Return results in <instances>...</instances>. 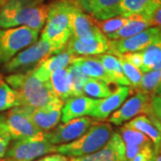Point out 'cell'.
Returning <instances> with one entry per match:
<instances>
[{
  "label": "cell",
  "mask_w": 161,
  "mask_h": 161,
  "mask_svg": "<svg viewBox=\"0 0 161 161\" xmlns=\"http://www.w3.org/2000/svg\"><path fill=\"white\" fill-rule=\"evenodd\" d=\"M117 58L120 59L123 72H124L125 77L127 78V80H129L131 86H140L141 80H142V75H143L142 72L139 68H137L136 66L132 65V64L127 62L126 60H125L124 58H119V57H117Z\"/></svg>",
  "instance_id": "33"
},
{
  "label": "cell",
  "mask_w": 161,
  "mask_h": 161,
  "mask_svg": "<svg viewBox=\"0 0 161 161\" xmlns=\"http://www.w3.org/2000/svg\"><path fill=\"white\" fill-rule=\"evenodd\" d=\"M68 161H125V148L120 133L113 132L100 150L90 155L71 158Z\"/></svg>",
  "instance_id": "14"
},
{
  "label": "cell",
  "mask_w": 161,
  "mask_h": 161,
  "mask_svg": "<svg viewBox=\"0 0 161 161\" xmlns=\"http://www.w3.org/2000/svg\"><path fill=\"white\" fill-rule=\"evenodd\" d=\"M161 92V85H160V87H159V89L158 90V92ZM157 92H156V93H157Z\"/></svg>",
  "instance_id": "46"
},
{
  "label": "cell",
  "mask_w": 161,
  "mask_h": 161,
  "mask_svg": "<svg viewBox=\"0 0 161 161\" xmlns=\"http://www.w3.org/2000/svg\"><path fill=\"white\" fill-rule=\"evenodd\" d=\"M71 64L77 65L80 71L90 78L104 80L108 83H113L109 75L104 68L103 64L97 58L75 57Z\"/></svg>",
  "instance_id": "22"
},
{
  "label": "cell",
  "mask_w": 161,
  "mask_h": 161,
  "mask_svg": "<svg viewBox=\"0 0 161 161\" xmlns=\"http://www.w3.org/2000/svg\"><path fill=\"white\" fill-rule=\"evenodd\" d=\"M62 52L58 47L46 40H40L19 52L10 61L4 64V70L11 73L20 69H26L38 64L42 60Z\"/></svg>",
  "instance_id": "7"
},
{
  "label": "cell",
  "mask_w": 161,
  "mask_h": 161,
  "mask_svg": "<svg viewBox=\"0 0 161 161\" xmlns=\"http://www.w3.org/2000/svg\"><path fill=\"white\" fill-rule=\"evenodd\" d=\"M22 106L18 92L6 82H0V111Z\"/></svg>",
  "instance_id": "27"
},
{
  "label": "cell",
  "mask_w": 161,
  "mask_h": 161,
  "mask_svg": "<svg viewBox=\"0 0 161 161\" xmlns=\"http://www.w3.org/2000/svg\"><path fill=\"white\" fill-rule=\"evenodd\" d=\"M152 11V0H121L115 9V16H130L135 14H146Z\"/></svg>",
  "instance_id": "25"
},
{
  "label": "cell",
  "mask_w": 161,
  "mask_h": 161,
  "mask_svg": "<svg viewBox=\"0 0 161 161\" xmlns=\"http://www.w3.org/2000/svg\"><path fill=\"white\" fill-rule=\"evenodd\" d=\"M75 56L72 55L67 51L60 52L52 57L42 60L40 63L38 64L35 69L32 70L34 75L42 81H48L50 75L58 69L65 68L72 61L74 60Z\"/></svg>",
  "instance_id": "19"
},
{
  "label": "cell",
  "mask_w": 161,
  "mask_h": 161,
  "mask_svg": "<svg viewBox=\"0 0 161 161\" xmlns=\"http://www.w3.org/2000/svg\"><path fill=\"white\" fill-rule=\"evenodd\" d=\"M2 81V76H1V75H0V82Z\"/></svg>",
  "instance_id": "47"
},
{
  "label": "cell",
  "mask_w": 161,
  "mask_h": 161,
  "mask_svg": "<svg viewBox=\"0 0 161 161\" xmlns=\"http://www.w3.org/2000/svg\"><path fill=\"white\" fill-rule=\"evenodd\" d=\"M141 113H151L149 93L143 91L138 92L132 98L122 104L118 109L110 115L109 122L115 125H120L125 122L137 116Z\"/></svg>",
  "instance_id": "10"
},
{
  "label": "cell",
  "mask_w": 161,
  "mask_h": 161,
  "mask_svg": "<svg viewBox=\"0 0 161 161\" xmlns=\"http://www.w3.org/2000/svg\"><path fill=\"white\" fill-rule=\"evenodd\" d=\"M6 116L8 133L14 141L31 137L42 132L35 126L23 106L11 108Z\"/></svg>",
  "instance_id": "12"
},
{
  "label": "cell",
  "mask_w": 161,
  "mask_h": 161,
  "mask_svg": "<svg viewBox=\"0 0 161 161\" xmlns=\"http://www.w3.org/2000/svg\"><path fill=\"white\" fill-rule=\"evenodd\" d=\"M158 41H161V29L152 26L126 39L109 40L108 52L118 57L126 53L142 51Z\"/></svg>",
  "instance_id": "8"
},
{
  "label": "cell",
  "mask_w": 161,
  "mask_h": 161,
  "mask_svg": "<svg viewBox=\"0 0 161 161\" xmlns=\"http://www.w3.org/2000/svg\"><path fill=\"white\" fill-rule=\"evenodd\" d=\"M118 57L124 58L125 60H126L127 62L132 64V65L136 66L140 70H141L142 66V57L141 51L126 53V54L121 55V56H118Z\"/></svg>",
  "instance_id": "36"
},
{
  "label": "cell",
  "mask_w": 161,
  "mask_h": 161,
  "mask_svg": "<svg viewBox=\"0 0 161 161\" xmlns=\"http://www.w3.org/2000/svg\"><path fill=\"white\" fill-rule=\"evenodd\" d=\"M96 122L88 116H82L64 123L51 132H45L47 141L54 145L69 143L80 137Z\"/></svg>",
  "instance_id": "9"
},
{
  "label": "cell",
  "mask_w": 161,
  "mask_h": 161,
  "mask_svg": "<svg viewBox=\"0 0 161 161\" xmlns=\"http://www.w3.org/2000/svg\"><path fill=\"white\" fill-rule=\"evenodd\" d=\"M67 67L69 70L70 78H71L73 97L82 96L84 94V92H83L84 84H85V82H86V80H88L89 77L84 75L77 65L69 64Z\"/></svg>",
  "instance_id": "29"
},
{
  "label": "cell",
  "mask_w": 161,
  "mask_h": 161,
  "mask_svg": "<svg viewBox=\"0 0 161 161\" xmlns=\"http://www.w3.org/2000/svg\"><path fill=\"white\" fill-rule=\"evenodd\" d=\"M77 6L98 21L115 17L121 0H73Z\"/></svg>",
  "instance_id": "18"
},
{
  "label": "cell",
  "mask_w": 161,
  "mask_h": 161,
  "mask_svg": "<svg viewBox=\"0 0 161 161\" xmlns=\"http://www.w3.org/2000/svg\"><path fill=\"white\" fill-rule=\"evenodd\" d=\"M142 57V74L152 70L161 69V41L151 44L141 51Z\"/></svg>",
  "instance_id": "26"
},
{
  "label": "cell",
  "mask_w": 161,
  "mask_h": 161,
  "mask_svg": "<svg viewBox=\"0 0 161 161\" xmlns=\"http://www.w3.org/2000/svg\"><path fill=\"white\" fill-rule=\"evenodd\" d=\"M148 16L151 27H158L161 29V6L157 7Z\"/></svg>",
  "instance_id": "37"
},
{
  "label": "cell",
  "mask_w": 161,
  "mask_h": 161,
  "mask_svg": "<svg viewBox=\"0 0 161 161\" xmlns=\"http://www.w3.org/2000/svg\"><path fill=\"white\" fill-rule=\"evenodd\" d=\"M125 126L133 128L142 132L151 141L156 154L159 153L161 145V132L154 121L147 115H138L125 125Z\"/></svg>",
  "instance_id": "20"
},
{
  "label": "cell",
  "mask_w": 161,
  "mask_h": 161,
  "mask_svg": "<svg viewBox=\"0 0 161 161\" xmlns=\"http://www.w3.org/2000/svg\"><path fill=\"white\" fill-rule=\"evenodd\" d=\"M36 161H48V156H47V157H44V158H40V159H38V160Z\"/></svg>",
  "instance_id": "45"
},
{
  "label": "cell",
  "mask_w": 161,
  "mask_h": 161,
  "mask_svg": "<svg viewBox=\"0 0 161 161\" xmlns=\"http://www.w3.org/2000/svg\"><path fill=\"white\" fill-rule=\"evenodd\" d=\"M48 82L55 95L61 100H66L73 97L72 85L68 67L61 68L55 71L48 80Z\"/></svg>",
  "instance_id": "24"
},
{
  "label": "cell",
  "mask_w": 161,
  "mask_h": 161,
  "mask_svg": "<svg viewBox=\"0 0 161 161\" xmlns=\"http://www.w3.org/2000/svg\"><path fill=\"white\" fill-rule=\"evenodd\" d=\"M0 161H1V159H0Z\"/></svg>",
  "instance_id": "49"
},
{
  "label": "cell",
  "mask_w": 161,
  "mask_h": 161,
  "mask_svg": "<svg viewBox=\"0 0 161 161\" xmlns=\"http://www.w3.org/2000/svg\"><path fill=\"white\" fill-rule=\"evenodd\" d=\"M96 58L103 64L104 68L112 80L113 83H116L124 86H131L129 80L123 72L120 59L116 56L108 52L97 55Z\"/></svg>",
  "instance_id": "23"
},
{
  "label": "cell",
  "mask_w": 161,
  "mask_h": 161,
  "mask_svg": "<svg viewBox=\"0 0 161 161\" xmlns=\"http://www.w3.org/2000/svg\"><path fill=\"white\" fill-rule=\"evenodd\" d=\"M68 158L62 154H54L48 156V161H68Z\"/></svg>",
  "instance_id": "40"
},
{
  "label": "cell",
  "mask_w": 161,
  "mask_h": 161,
  "mask_svg": "<svg viewBox=\"0 0 161 161\" xmlns=\"http://www.w3.org/2000/svg\"><path fill=\"white\" fill-rule=\"evenodd\" d=\"M11 140V136L8 132L0 136V159L5 158Z\"/></svg>",
  "instance_id": "38"
},
{
  "label": "cell",
  "mask_w": 161,
  "mask_h": 161,
  "mask_svg": "<svg viewBox=\"0 0 161 161\" xmlns=\"http://www.w3.org/2000/svg\"><path fill=\"white\" fill-rule=\"evenodd\" d=\"M56 146L47 141L45 132H40L31 137L15 140L5 157L18 161H32L41 156L55 153Z\"/></svg>",
  "instance_id": "6"
},
{
  "label": "cell",
  "mask_w": 161,
  "mask_h": 161,
  "mask_svg": "<svg viewBox=\"0 0 161 161\" xmlns=\"http://www.w3.org/2000/svg\"><path fill=\"white\" fill-rule=\"evenodd\" d=\"M150 118H151V119H152V120L154 121V122H155L156 124H157V125L158 126V128H159V130H160V132H161V124H160V123H159L158 121L157 120V119H156V118H155V117H154V116H151Z\"/></svg>",
  "instance_id": "42"
},
{
  "label": "cell",
  "mask_w": 161,
  "mask_h": 161,
  "mask_svg": "<svg viewBox=\"0 0 161 161\" xmlns=\"http://www.w3.org/2000/svg\"><path fill=\"white\" fill-rule=\"evenodd\" d=\"M98 102V99L88 98L83 95L67 98L62 108L61 120L63 123H66L75 118L90 115Z\"/></svg>",
  "instance_id": "17"
},
{
  "label": "cell",
  "mask_w": 161,
  "mask_h": 161,
  "mask_svg": "<svg viewBox=\"0 0 161 161\" xmlns=\"http://www.w3.org/2000/svg\"><path fill=\"white\" fill-rule=\"evenodd\" d=\"M6 82L18 92L22 106L42 108L57 101L58 98L48 81L38 79L32 70L25 74H15L7 76Z\"/></svg>",
  "instance_id": "2"
},
{
  "label": "cell",
  "mask_w": 161,
  "mask_h": 161,
  "mask_svg": "<svg viewBox=\"0 0 161 161\" xmlns=\"http://www.w3.org/2000/svg\"><path fill=\"white\" fill-rule=\"evenodd\" d=\"M64 104L63 100L58 99L42 108L23 107L35 126L42 132H47L58 125L61 119Z\"/></svg>",
  "instance_id": "11"
},
{
  "label": "cell",
  "mask_w": 161,
  "mask_h": 161,
  "mask_svg": "<svg viewBox=\"0 0 161 161\" xmlns=\"http://www.w3.org/2000/svg\"><path fill=\"white\" fill-rule=\"evenodd\" d=\"M150 26L149 16L146 14H135L129 16V20L119 31L113 34L108 36L107 38L109 40H122L132 37L142 32Z\"/></svg>",
  "instance_id": "21"
},
{
  "label": "cell",
  "mask_w": 161,
  "mask_h": 161,
  "mask_svg": "<svg viewBox=\"0 0 161 161\" xmlns=\"http://www.w3.org/2000/svg\"><path fill=\"white\" fill-rule=\"evenodd\" d=\"M7 0H0V10H1V8L3 7V6L6 4V2Z\"/></svg>",
  "instance_id": "44"
},
{
  "label": "cell",
  "mask_w": 161,
  "mask_h": 161,
  "mask_svg": "<svg viewBox=\"0 0 161 161\" xmlns=\"http://www.w3.org/2000/svg\"><path fill=\"white\" fill-rule=\"evenodd\" d=\"M113 133L109 124L95 123L80 137L69 143L56 146V153L75 158L90 155L100 150Z\"/></svg>",
  "instance_id": "4"
},
{
  "label": "cell",
  "mask_w": 161,
  "mask_h": 161,
  "mask_svg": "<svg viewBox=\"0 0 161 161\" xmlns=\"http://www.w3.org/2000/svg\"><path fill=\"white\" fill-rule=\"evenodd\" d=\"M156 155L157 154L154 150L153 144L150 143L142 148L139 151L137 155L134 156L132 159H130L129 161H153Z\"/></svg>",
  "instance_id": "34"
},
{
  "label": "cell",
  "mask_w": 161,
  "mask_h": 161,
  "mask_svg": "<svg viewBox=\"0 0 161 161\" xmlns=\"http://www.w3.org/2000/svg\"><path fill=\"white\" fill-rule=\"evenodd\" d=\"M39 31L27 26L0 28V64H5L24 48L34 44Z\"/></svg>",
  "instance_id": "5"
},
{
  "label": "cell",
  "mask_w": 161,
  "mask_h": 161,
  "mask_svg": "<svg viewBox=\"0 0 161 161\" xmlns=\"http://www.w3.org/2000/svg\"><path fill=\"white\" fill-rule=\"evenodd\" d=\"M8 132L6 125V116L4 114H0V136Z\"/></svg>",
  "instance_id": "39"
},
{
  "label": "cell",
  "mask_w": 161,
  "mask_h": 161,
  "mask_svg": "<svg viewBox=\"0 0 161 161\" xmlns=\"http://www.w3.org/2000/svg\"><path fill=\"white\" fill-rule=\"evenodd\" d=\"M131 89L129 86L120 85L110 95L104 98H99L98 104L92 109L90 116L98 120H105L115 110L118 109L129 96Z\"/></svg>",
  "instance_id": "16"
},
{
  "label": "cell",
  "mask_w": 161,
  "mask_h": 161,
  "mask_svg": "<svg viewBox=\"0 0 161 161\" xmlns=\"http://www.w3.org/2000/svg\"><path fill=\"white\" fill-rule=\"evenodd\" d=\"M120 135L125 144L128 145H143L151 142L150 139L142 132H139L137 130L130 128L125 125L121 128Z\"/></svg>",
  "instance_id": "32"
},
{
  "label": "cell",
  "mask_w": 161,
  "mask_h": 161,
  "mask_svg": "<svg viewBox=\"0 0 161 161\" xmlns=\"http://www.w3.org/2000/svg\"><path fill=\"white\" fill-rule=\"evenodd\" d=\"M159 153H161V145H160V150H159Z\"/></svg>",
  "instance_id": "48"
},
{
  "label": "cell",
  "mask_w": 161,
  "mask_h": 161,
  "mask_svg": "<svg viewBox=\"0 0 161 161\" xmlns=\"http://www.w3.org/2000/svg\"><path fill=\"white\" fill-rule=\"evenodd\" d=\"M150 115H153L161 124V92H157L150 99Z\"/></svg>",
  "instance_id": "35"
},
{
  "label": "cell",
  "mask_w": 161,
  "mask_h": 161,
  "mask_svg": "<svg viewBox=\"0 0 161 161\" xmlns=\"http://www.w3.org/2000/svg\"><path fill=\"white\" fill-rule=\"evenodd\" d=\"M161 85V69L152 70L150 72L144 73L141 80L140 86L141 91L147 92H156Z\"/></svg>",
  "instance_id": "31"
},
{
  "label": "cell",
  "mask_w": 161,
  "mask_h": 161,
  "mask_svg": "<svg viewBox=\"0 0 161 161\" xmlns=\"http://www.w3.org/2000/svg\"><path fill=\"white\" fill-rule=\"evenodd\" d=\"M72 37L88 40L104 35L91 15L80 9L73 1L70 11Z\"/></svg>",
  "instance_id": "13"
},
{
  "label": "cell",
  "mask_w": 161,
  "mask_h": 161,
  "mask_svg": "<svg viewBox=\"0 0 161 161\" xmlns=\"http://www.w3.org/2000/svg\"><path fill=\"white\" fill-rule=\"evenodd\" d=\"M73 0H57L47 9L45 27L40 40L51 42L63 51L72 37L70 11Z\"/></svg>",
  "instance_id": "3"
},
{
  "label": "cell",
  "mask_w": 161,
  "mask_h": 161,
  "mask_svg": "<svg viewBox=\"0 0 161 161\" xmlns=\"http://www.w3.org/2000/svg\"><path fill=\"white\" fill-rule=\"evenodd\" d=\"M129 16H115V17L108 18L106 20L102 21H96V24L98 27V29L101 31V32L103 33L106 37L109 36L116 32L128 22Z\"/></svg>",
  "instance_id": "30"
},
{
  "label": "cell",
  "mask_w": 161,
  "mask_h": 161,
  "mask_svg": "<svg viewBox=\"0 0 161 161\" xmlns=\"http://www.w3.org/2000/svg\"><path fill=\"white\" fill-rule=\"evenodd\" d=\"M158 6H161V0H152V11L155 10L156 8Z\"/></svg>",
  "instance_id": "41"
},
{
  "label": "cell",
  "mask_w": 161,
  "mask_h": 161,
  "mask_svg": "<svg viewBox=\"0 0 161 161\" xmlns=\"http://www.w3.org/2000/svg\"><path fill=\"white\" fill-rule=\"evenodd\" d=\"M47 9L41 0H7L0 10V28L27 26L40 32L46 23Z\"/></svg>",
  "instance_id": "1"
},
{
  "label": "cell",
  "mask_w": 161,
  "mask_h": 161,
  "mask_svg": "<svg viewBox=\"0 0 161 161\" xmlns=\"http://www.w3.org/2000/svg\"><path fill=\"white\" fill-rule=\"evenodd\" d=\"M83 92L88 96L97 98H106L112 93L108 82L90 77L84 84Z\"/></svg>",
  "instance_id": "28"
},
{
  "label": "cell",
  "mask_w": 161,
  "mask_h": 161,
  "mask_svg": "<svg viewBox=\"0 0 161 161\" xmlns=\"http://www.w3.org/2000/svg\"><path fill=\"white\" fill-rule=\"evenodd\" d=\"M109 40L102 35L94 39H77L71 37L66 44L67 51L74 56H97L108 51Z\"/></svg>",
  "instance_id": "15"
},
{
  "label": "cell",
  "mask_w": 161,
  "mask_h": 161,
  "mask_svg": "<svg viewBox=\"0 0 161 161\" xmlns=\"http://www.w3.org/2000/svg\"><path fill=\"white\" fill-rule=\"evenodd\" d=\"M153 161H161V153H158L155 156V158Z\"/></svg>",
  "instance_id": "43"
}]
</instances>
